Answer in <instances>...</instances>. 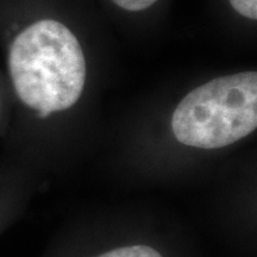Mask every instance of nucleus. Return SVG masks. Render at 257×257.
Segmentation results:
<instances>
[{"label": "nucleus", "mask_w": 257, "mask_h": 257, "mask_svg": "<svg viewBox=\"0 0 257 257\" xmlns=\"http://www.w3.org/2000/svg\"><path fill=\"white\" fill-rule=\"evenodd\" d=\"M9 68L19 99L40 118L72 107L85 86L86 62L78 38L50 19L18 35L10 49Z\"/></svg>", "instance_id": "nucleus-1"}, {"label": "nucleus", "mask_w": 257, "mask_h": 257, "mask_svg": "<svg viewBox=\"0 0 257 257\" xmlns=\"http://www.w3.org/2000/svg\"><path fill=\"white\" fill-rule=\"evenodd\" d=\"M257 126V73L220 76L182 99L172 118L180 143L219 149L246 137Z\"/></svg>", "instance_id": "nucleus-2"}, {"label": "nucleus", "mask_w": 257, "mask_h": 257, "mask_svg": "<svg viewBox=\"0 0 257 257\" xmlns=\"http://www.w3.org/2000/svg\"><path fill=\"white\" fill-rule=\"evenodd\" d=\"M98 257H162V255L152 246L134 245L111 250Z\"/></svg>", "instance_id": "nucleus-3"}, {"label": "nucleus", "mask_w": 257, "mask_h": 257, "mask_svg": "<svg viewBox=\"0 0 257 257\" xmlns=\"http://www.w3.org/2000/svg\"><path fill=\"white\" fill-rule=\"evenodd\" d=\"M230 3L239 15L250 19L257 18V0H230Z\"/></svg>", "instance_id": "nucleus-4"}, {"label": "nucleus", "mask_w": 257, "mask_h": 257, "mask_svg": "<svg viewBox=\"0 0 257 257\" xmlns=\"http://www.w3.org/2000/svg\"><path fill=\"white\" fill-rule=\"evenodd\" d=\"M119 8L127 11H142L155 4L157 0H113Z\"/></svg>", "instance_id": "nucleus-5"}]
</instances>
